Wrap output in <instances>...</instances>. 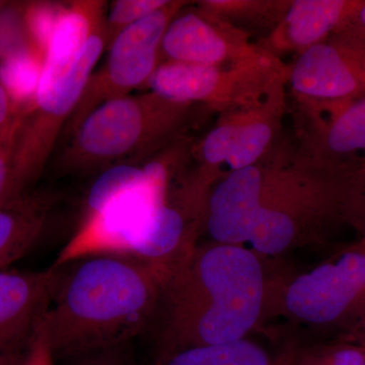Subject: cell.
I'll return each instance as SVG.
<instances>
[{
  "instance_id": "6da1fadb",
  "label": "cell",
  "mask_w": 365,
  "mask_h": 365,
  "mask_svg": "<svg viewBox=\"0 0 365 365\" xmlns=\"http://www.w3.org/2000/svg\"><path fill=\"white\" fill-rule=\"evenodd\" d=\"M63 267L40 325L56 359L129 344L162 306L169 277L131 257L98 255Z\"/></svg>"
},
{
  "instance_id": "7a4b0ae2",
  "label": "cell",
  "mask_w": 365,
  "mask_h": 365,
  "mask_svg": "<svg viewBox=\"0 0 365 365\" xmlns=\"http://www.w3.org/2000/svg\"><path fill=\"white\" fill-rule=\"evenodd\" d=\"M263 258L239 245L196 246L165 285L158 360L247 338L267 314L271 278Z\"/></svg>"
},
{
  "instance_id": "3957f363",
  "label": "cell",
  "mask_w": 365,
  "mask_h": 365,
  "mask_svg": "<svg viewBox=\"0 0 365 365\" xmlns=\"http://www.w3.org/2000/svg\"><path fill=\"white\" fill-rule=\"evenodd\" d=\"M332 160L304 148L263 165L260 208L250 244L278 257L323 241L339 223L350 225L357 160Z\"/></svg>"
},
{
  "instance_id": "277c9868",
  "label": "cell",
  "mask_w": 365,
  "mask_h": 365,
  "mask_svg": "<svg viewBox=\"0 0 365 365\" xmlns=\"http://www.w3.org/2000/svg\"><path fill=\"white\" fill-rule=\"evenodd\" d=\"M194 107L153 91L109 101L69 137L60 168L81 174L132 165L180 138Z\"/></svg>"
},
{
  "instance_id": "5b68a950",
  "label": "cell",
  "mask_w": 365,
  "mask_h": 365,
  "mask_svg": "<svg viewBox=\"0 0 365 365\" xmlns=\"http://www.w3.org/2000/svg\"><path fill=\"white\" fill-rule=\"evenodd\" d=\"M106 48L104 23L81 51L46 53L35 98L21 115L16 138L14 180L19 195H26V190L42 175Z\"/></svg>"
},
{
  "instance_id": "8992f818",
  "label": "cell",
  "mask_w": 365,
  "mask_h": 365,
  "mask_svg": "<svg viewBox=\"0 0 365 365\" xmlns=\"http://www.w3.org/2000/svg\"><path fill=\"white\" fill-rule=\"evenodd\" d=\"M268 312L339 334L365 319V247L294 277L271 278Z\"/></svg>"
},
{
  "instance_id": "52a82bcc",
  "label": "cell",
  "mask_w": 365,
  "mask_h": 365,
  "mask_svg": "<svg viewBox=\"0 0 365 365\" xmlns=\"http://www.w3.org/2000/svg\"><path fill=\"white\" fill-rule=\"evenodd\" d=\"M173 150H163L143 165L144 181L86 212L83 222L60 252L54 266L98 255L128 257L132 242L151 215L169 196L179 163Z\"/></svg>"
},
{
  "instance_id": "ba28073f",
  "label": "cell",
  "mask_w": 365,
  "mask_h": 365,
  "mask_svg": "<svg viewBox=\"0 0 365 365\" xmlns=\"http://www.w3.org/2000/svg\"><path fill=\"white\" fill-rule=\"evenodd\" d=\"M288 73L279 57L262 48L254 56L225 66L160 62L148 86L168 100L225 112L287 81Z\"/></svg>"
},
{
  "instance_id": "9c48e42d",
  "label": "cell",
  "mask_w": 365,
  "mask_h": 365,
  "mask_svg": "<svg viewBox=\"0 0 365 365\" xmlns=\"http://www.w3.org/2000/svg\"><path fill=\"white\" fill-rule=\"evenodd\" d=\"M186 4L169 1L163 9L128 26L117 36L108 48L107 61L100 71L91 74L86 83L78 107L64 128L66 136L71 137L81 122L100 106L148 86L160 63L163 35L170 21Z\"/></svg>"
},
{
  "instance_id": "30bf717a",
  "label": "cell",
  "mask_w": 365,
  "mask_h": 365,
  "mask_svg": "<svg viewBox=\"0 0 365 365\" xmlns=\"http://www.w3.org/2000/svg\"><path fill=\"white\" fill-rule=\"evenodd\" d=\"M288 81L299 98L322 107L365 98V34L346 26L300 53Z\"/></svg>"
},
{
  "instance_id": "8fae6325",
  "label": "cell",
  "mask_w": 365,
  "mask_h": 365,
  "mask_svg": "<svg viewBox=\"0 0 365 365\" xmlns=\"http://www.w3.org/2000/svg\"><path fill=\"white\" fill-rule=\"evenodd\" d=\"M63 267L0 271V361L20 359L51 306Z\"/></svg>"
},
{
  "instance_id": "7c38bea8",
  "label": "cell",
  "mask_w": 365,
  "mask_h": 365,
  "mask_svg": "<svg viewBox=\"0 0 365 365\" xmlns=\"http://www.w3.org/2000/svg\"><path fill=\"white\" fill-rule=\"evenodd\" d=\"M250 34L200 9L178 14L163 35L160 55L165 61L225 66L258 54Z\"/></svg>"
},
{
  "instance_id": "4fadbf2b",
  "label": "cell",
  "mask_w": 365,
  "mask_h": 365,
  "mask_svg": "<svg viewBox=\"0 0 365 365\" xmlns=\"http://www.w3.org/2000/svg\"><path fill=\"white\" fill-rule=\"evenodd\" d=\"M263 165L230 170L208 194L203 220L209 237L220 244L249 242L260 208Z\"/></svg>"
},
{
  "instance_id": "5bb4252c",
  "label": "cell",
  "mask_w": 365,
  "mask_h": 365,
  "mask_svg": "<svg viewBox=\"0 0 365 365\" xmlns=\"http://www.w3.org/2000/svg\"><path fill=\"white\" fill-rule=\"evenodd\" d=\"M285 83L273 86L246 104L225 110L216 126L230 146V170L257 165L276 140L284 111Z\"/></svg>"
},
{
  "instance_id": "9a60e30c",
  "label": "cell",
  "mask_w": 365,
  "mask_h": 365,
  "mask_svg": "<svg viewBox=\"0 0 365 365\" xmlns=\"http://www.w3.org/2000/svg\"><path fill=\"white\" fill-rule=\"evenodd\" d=\"M361 0H292L272 32L262 41L264 50L302 53L348 25Z\"/></svg>"
},
{
  "instance_id": "2e32d148",
  "label": "cell",
  "mask_w": 365,
  "mask_h": 365,
  "mask_svg": "<svg viewBox=\"0 0 365 365\" xmlns=\"http://www.w3.org/2000/svg\"><path fill=\"white\" fill-rule=\"evenodd\" d=\"M49 199L26 195L0 205V271L39 241L49 216Z\"/></svg>"
},
{
  "instance_id": "e0dca14e",
  "label": "cell",
  "mask_w": 365,
  "mask_h": 365,
  "mask_svg": "<svg viewBox=\"0 0 365 365\" xmlns=\"http://www.w3.org/2000/svg\"><path fill=\"white\" fill-rule=\"evenodd\" d=\"M324 108L333 114L304 148L332 160H355L361 153L365 157V98Z\"/></svg>"
},
{
  "instance_id": "ac0fdd59",
  "label": "cell",
  "mask_w": 365,
  "mask_h": 365,
  "mask_svg": "<svg viewBox=\"0 0 365 365\" xmlns=\"http://www.w3.org/2000/svg\"><path fill=\"white\" fill-rule=\"evenodd\" d=\"M198 9L244 32H272L287 13L290 0H205Z\"/></svg>"
},
{
  "instance_id": "d6986e66",
  "label": "cell",
  "mask_w": 365,
  "mask_h": 365,
  "mask_svg": "<svg viewBox=\"0 0 365 365\" xmlns=\"http://www.w3.org/2000/svg\"><path fill=\"white\" fill-rule=\"evenodd\" d=\"M158 365H278V359L245 338L223 344L187 348L158 360Z\"/></svg>"
},
{
  "instance_id": "ffe728a7",
  "label": "cell",
  "mask_w": 365,
  "mask_h": 365,
  "mask_svg": "<svg viewBox=\"0 0 365 365\" xmlns=\"http://www.w3.org/2000/svg\"><path fill=\"white\" fill-rule=\"evenodd\" d=\"M44 60V54L30 45L7 55L0 63V81L21 112L35 98Z\"/></svg>"
},
{
  "instance_id": "44dd1931",
  "label": "cell",
  "mask_w": 365,
  "mask_h": 365,
  "mask_svg": "<svg viewBox=\"0 0 365 365\" xmlns=\"http://www.w3.org/2000/svg\"><path fill=\"white\" fill-rule=\"evenodd\" d=\"M279 365H365V348L334 340L309 346L292 345L278 355Z\"/></svg>"
},
{
  "instance_id": "7402d4cb",
  "label": "cell",
  "mask_w": 365,
  "mask_h": 365,
  "mask_svg": "<svg viewBox=\"0 0 365 365\" xmlns=\"http://www.w3.org/2000/svg\"><path fill=\"white\" fill-rule=\"evenodd\" d=\"M68 4L41 1L26 7L24 19L30 35L31 43L42 54H46L53 34L66 13Z\"/></svg>"
},
{
  "instance_id": "603a6c76",
  "label": "cell",
  "mask_w": 365,
  "mask_h": 365,
  "mask_svg": "<svg viewBox=\"0 0 365 365\" xmlns=\"http://www.w3.org/2000/svg\"><path fill=\"white\" fill-rule=\"evenodd\" d=\"M170 0H117L106 14L107 48L118 35L137 21L163 9Z\"/></svg>"
},
{
  "instance_id": "cb8c5ba5",
  "label": "cell",
  "mask_w": 365,
  "mask_h": 365,
  "mask_svg": "<svg viewBox=\"0 0 365 365\" xmlns=\"http://www.w3.org/2000/svg\"><path fill=\"white\" fill-rule=\"evenodd\" d=\"M21 116L11 127L0 132V205L21 198L14 180V155Z\"/></svg>"
},
{
  "instance_id": "d4e9b609",
  "label": "cell",
  "mask_w": 365,
  "mask_h": 365,
  "mask_svg": "<svg viewBox=\"0 0 365 365\" xmlns=\"http://www.w3.org/2000/svg\"><path fill=\"white\" fill-rule=\"evenodd\" d=\"M351 227L360 235L356 244L365 246V157L359 158L355 168Z\"/></svg>"
},
{
  "instance_id": "484cf974",
  "label": "cell",
  "mask_w": 365,
  "mask_h": 365,
  "mask_svg": "<svg viewBox=\"0 0 365 365\" xmlns=\"http://www.w3.org/2000/svg\"><path fill=\"white\" fill-rule=\"evenodd\" d=\"M71 365H137L129 344L98 350L66 359Z\"/></svg>"
},
{
  "instance_id": "4316f807",
  "label": "cell",
  "mask_w": 365,
  "mask_h": 365,
  "mask_svg": "<svg viewBox=\"0 0 365 365\" xmlns=\"http://www.w3.org/2000/svg\"><path fill=\"white\" fill-rule=\"evenodd\" d=\"M14 365H56V359L40 327L28 349Z\"/></svg>"
},
{
  "instance_id": "83f0119b",
  "label": "cell",
  "mask_w": 365,
  "mask_h": 365,
  "mask_svg": "<svg viewBox=\"0 0 365 365\" xmlns=\"http://www.w3.org/2000/svg\"><path fill=\"white\" fill-rule=\"evenodd\" d=\"M21 114L23 112L14 104L6 86L0 81V132L11 127Z\"/></svg>"
},
{
  "instance_id": "f1b7e54d",
  "label": "cell",
  "mask_w": 365,
  "mask_h": 365,
  "mask_svg": "<svg viewBox=\"0 0 365 365\" xmlns=\"http://www.w3.org/2000/svg\"><path fill=\"white\" fill-rule=\"evenodd\" d=\"M335 340L340 342L349 343V344L365 347V319L359 325L353 327L349 330L339 334Z\"/></svg>"
},
{
  "instance_id": "f546056e",
  "label": "cell",
  "mask_w": 365,
  "mask_h": 365,
  "mask_svg": "<svg viewBox=\"0 0 365 365\" xmlns=\"http://www.w3.org/2000/svg\"><path fill=\"white\" fill-rule=\"evenodd\" d=\"M346 26L365 34V0H361L359 9H356V11L353 14L351 20Z\"/></svg>"
},
{
  "instance_id": "4dcf8cb0",
  "label": "cell",
  "mask_w": 365,
  "mask_h": 365,
  "mask_svg": "<svg viewBox=\"0 0 365 365\" xmlns=\"http://www.w3.org/2000/svg\"><path fill=\"white\" fill-rule=\"evenodd\" d=\"M9 360V361H0V365H14L18 362V360Z\"/></svg>"
},
{
  "instance_id": "1f68e13d",
  "label": "cell",
  "mask_w": 365,
  "mask_h": 365,
  "mask_svg": "<svg viewBox=\"0 0 365 365\" xmlns=\"http://www.w3.org/2000/svg\"><path fill=\"white\" fill-rule=\"evenodd\" d=\"M4 4H6V2L4 1H0V9H2V7L4 6Z\"/></svg>"
},
{
  "instance_id": "d6a6232c",
  "label": "cell",
  "mask_w": 365,
  "mask_h": 365,
  "mask_svg": "<svg viewBox=\"0 0 365 365\" xmlns=\"http://www.w3.org/2000/svg\"><path fill=\"white\" fill-rule=\"evenodd\" d=\"M365 348V347H364Z\"/></svg>"
}]
</instances>
